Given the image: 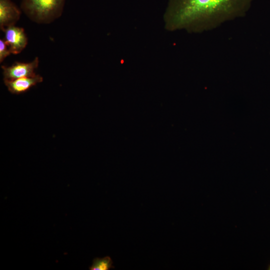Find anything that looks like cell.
Here are the masks:
<instances>
[{"mask_svg": "<svg viewBox=\"0 0 270 270\" xmlns=\"http://www.w3.org/2000/svg\"><path fill=\"white\" fill-rule=\"evenodd\" d=\"M254 0H174L166 16L170 30L202 32L244 16Z\"/></svg>", "mask_w": 270, "mask_h": 270, "instance_id": "obj_1", "label": "cell"}, {"mask_svg": "<svg viewBox=\"0 0 270 270\" xmlns=\"http://www.w3.org/2000/svg\"><path fill=\"white\" fill-rule=\"evenodd\" d=\"M66 0H22L20 8L32 21L50 24L60 17Z\"/></svg>", "mask_w": 270, "mask_h": 270, "instance_id": "obj_2", "label": "cell"}, {"mask_svg": "<svg viewBox=\"0 0 270 270\" xmlns=\"http://www.w3.org/2000/svg\"><path fill=\"white\" fill-rule=\"evenodd\" d=\"M38 58L36 57L30 62H16L10 66H2L4 80H14L34 76L36 74L35 70L38 68Z\"/></svg>", "mask_w": 270, "mask_h": 270, "instance_id": "obj_3", "label": "cell"}, {"mask_svg": "<svg viewBox=\"0 0 270 270\" xmlns=\"http://www.w3.org/2000/svg\"><path fill=\"white\" fill-rule=\"evenodd\" d=\"M2 31L4 32V40L12 54H18L26 47L28 38L23 28L13 25L6 28Z\"/></svg>", "mask_w": 270, "mask_h": 270, "instance_id": "obj_4", "label": "cell"}, {"mask_svg": "<svg viewBox=\"0 0 270 270\" xmlns=\"http://www.w3.org/2000/svg\"><path fill=\"white\" fill-rule=\"evenodd\" d=\"M20 10L11 0H0V27L2 30L14 25L19 20Z\"/></svg>", "mask_w": 270, "mask_h": 270, "instance_id": "obj_5", "label": "cell"}, {"mask_svg": "<svg viewBox=\"0 0 270 270\" xmlns=\"http://www.w3.org/2000/svg\"><path fill=\"white\" fill-rule=\"evenodd\" d=\"M43 78L39 74L32 76L23 77L14 80H4L8 91L13 94L24 93L36 84L42 82Z\"/></svg>", "mask_w": 270, "mask_h": 270, "instance_id": "obj_6", "label": "cell"}, {"mask_svg": "<svg viewBox=\"0 0 270 270\" xmlns=\"http://www.w3.org/2000/svg\"><path fill=\"white\" fill-rule=\"evenodd\" d=\"M112 261L109 256L103 258H96L93 260L92 265L89 267L90 270H109L114 268Z\"/></svg>", "mask_w": 270, "mask_h": 270, "instance_id": "obj_7", "label": "cell"}, {"mask_svg": "<svg viewBox=\"0 0 270 270\" xmlns=\"http://www.w3.org/2000/svg\"><path fill=\"white\" fill-rule=\"evenodd\" d=\"M12 54L10 50L9 47L4 39L0 40V62L2 63L4 60L8 56Z\"/></svg>", "mask_w": 270, "mask_h": 270, "instance_id": "obj_8", "label": "cell"}, {"mask_svg": "<svg viewBox=\"0 0 270 270\" xmlns=\"http://www.w3.org/2000/svg\"><path fill=\"white\" fill-rule=\"evenodd\" d=\"M268 269L270 270V266H269V267H268Z\"/></svg>", "mask_w": 270, "mask_h": 270, "instance_id": "obj_9", "label": "cell"}]
</instances>
